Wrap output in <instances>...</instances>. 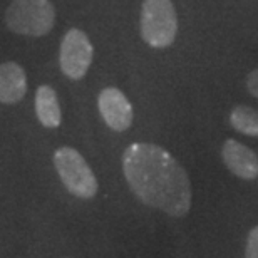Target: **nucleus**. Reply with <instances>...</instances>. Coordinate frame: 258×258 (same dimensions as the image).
I'll list each match as a JSON object with an SVG mask.
<instances>
[{
  "mask_svg": "<svg viewBox=\"0 0 258 258\" xmlns=\"http://www.w3.org/2000/svg\"><path fill=\"white\" fill-rule=\"evenodd\" d=\"M245 258H258V225L253 226L246 236Z\"/></svg>",
  "mask_w": 258,
  "mask_h": 258,
  "instance_id": "nucleus-11",
  "label": "nucleus"
},
{
  "mask_svg": "<svg viewBox=\"0 0 258 258\" xmlns=\"http://www.w3.org/2000/svg\"><path fill=\"white\" fill-rule=\"evenodd\" d=\"M230 124L245 136H258V111L250 106H235L230 112Z\"/></svg>",
  "mask_w": 258,
  "mask_h": 258,
  "instance_id": "nucleus-10",
  "label": "nucleus"
},
{
  "mask_svg": "<svg viewBox=\"0 0 258 258\" xmlns=\"http://www.w3.org/2000/svg\"><path fill=\"white\" fill-rule=\"evenodd\" d=\"M55 9L50 0H14L5 10V24L15 34L47 35L54 27Z\"/></svg>",
  "mask_w": 258,
  "mask_h": 258,
  "instance_id": "nucleus-3",
  "label": "nucleus"
},
{
  "mask_svg": "<svg viewBox=\"0 0 258 258\" xmlns=\"http://www.w3.org/2000/svg\"><path fill=\"white\" fill-rule=\"evenodd\" d=\"M99 114L104 119L107 127L112 131L122 133L131 127L134 119V111L129 99L117 87H106L97 97Z\"/></svg>",
  "mask_w": 258,
  "mask_h": 258,
  "instance_id": "nucleus-6",
  "label": "nucleus"
},
{
  "mask_svg": "<svg viewBox=\"0 0 258 258\" xmlns=\"http://www.w3.org/2000/svg\"><path fill=\"white\" fill-rule=\"evenodd\" d=\"M221 158L225 166L235 176L246 181L258 178V154L243 143L236 139H226L221 146Z\"/></svg>",
  "mask_w": 258,
  "mask_h": 258,
  "instance_id": "nucleus-7",
  "label": "nucleus"
},
{
  "mask_svg": "<svg viewBox=\"0 0 258 258\" xmlns=\"http://www.w3.org/2000/svg\"><path fill=\"white\" fill-rule=\"evenodd\" d=\"M54 166L60 181L71 195L82 200H91L96 196L99 184L94 171L77 149L71 146L55 149Z\"/></svg>",
  "mask_w": 258,
  "mask_h": 258,
  "instance_id": "nucleus-4",
  "label": "nucleus"
},
{
  "mask_svg": "<svg viewBox=\"0 0 258 258\" xmlns=\"http://www.w3.org/2000/svg\"><path fill=\"white\" fill-rule=\"evenodd\" d=\"M94 57V47H92L89 37L84 30L71 29L67 30L59 50V64L60 71L72 81L82 79Z\"/></svg>",
  "mask_w": 258,
  "mask_h": 258,
  "instance_id": "nucleus-5",
  "label": "nucleus"
},
{
  "mask_svg": "<svg viewBox=\"0 0 258 258\" xmlns=\"http://www.w3.org/2000/svg\"><path fill=\"white\" fill-rule=\"evenodd\" d=\"M35 114L40 124L44 127H59L62 122V112H60L59 99L54 87L47 84L40 86L35 92Z\"/></svg>",
  "mask_w": 258,
  "mask_h": 258,
  "instance_id": "nucleus-9",
  "label": "nucleus"
},
{
  "mask_svg": "<svg viewBox=\"0 0 258 258\" xmlns=\"http://www.w3.org/2000/svg\"><path fill=\"white\" fill-rule=\"evenodd\" d=\"M27 92V76L17 62L0 64V102L15 104Z\"/></svg>",
  "mask_w": 258,
  "mask_h": 258,
  "instance_id": "nucleus-8",
  "label": "nucleus"
},
{
  "mask_svg": "<svg viewBox=\"0 0 258 258\" xmlns=\"http://www.w3.org/2000/svg\"><path fill=\"white\" fill-rule=\"evenodd\" d=\"M131 191L151 208L183 218L191 210V181L178 159L153 143H133L122 153Z\"/></svg>",
  "mask_w": 258,
  "mask_h": 258,
  "instance_id": "nucleus-1",
  "label": "nucleus"
},
{
  "mask_svg": "<svg viewBox=\"0 0 258 258\" xmlns=\"http://www.w3.org/2000/svg\"><path fill=\"white\" fill-rule=\"evenodd\" d=\"M139 29L149 47H169L178 34V17L171 0H143Z\"/></svg>",
  "mask_w": 258,
  "mask_h": 258,
  "instance_id": "nucleus-2",
  "label": "nucleus"
},
{
  "mask_svg": "<svg viewBox=\"0 0 258 258\" xmlns=\"http://www.w3.org/2000/svg\"><path fill=\"white\" fill-rule=\"evenodd\" d=\"M246 87H248L250 94L258 99V69L251 71L248 77H246Z\"/></svg>",
  "mask_w": 258,
  "mask_h": 258,
  "instance_id": "nucleus-12",
  "label": "nucleus"
}]
</instances>
